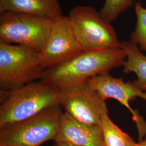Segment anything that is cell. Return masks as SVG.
Masks as SVG:
<instances>
[{"instance_id": "cell-9", "label": "cell", "mask_w": 146, "mask_h": 146, "mask_svg": "<svg viewBox=\"0 0 146 146\" xmlns=\"http://www.w3.org/2000/svg\"><path fill=\"white\" fill-rule=\"evenodd\" d=\"M84 52L73 32L69 16L54 21L40 58L44 69L66 62Z\"/></svg>"}, {"instance_id": "cell-4", "label": "cell", "mask_w": 146, "mask_h": 146, "mask_svg": "<svg viewBox=\"0 0 146 146\" xmlns=\"http://www.w3.org/2000/svg\"><path fill=\"white\" fill-rule=\"evenodd\" d=\"M40 52L0 41V87L8 92L41 79Z\"/></svg>"}, {"instance_id": "cell-10", "label": "cell", "mask_w": 146, "mask_h": 146, "mask_svg": "<svg viewBox=\"0 0 146 146\" xmlns=\"http://www.w3.org/2000/svg\"><path fill=\"white\" fill-rule=\"evenodd\" d=\"M54 142L79 146H103V131L101 125L84 123L63 113L60 131Z\"/></svg>"}, {"instance_id": "cell-2", "label": "cell", "mask_w": 146, "mask_h": 146, "mask_svg": "<svg viewBox=\"0 0 146 146\" xmlns=\"http://www.w3.org/2000/svg\"><path fill=\"white\" fill-rule=\"evenodd\" d=\"M0 128L36 115L47 108L60 105L58 89L42 80L11 91L1 92Z\"/></svg>"}, {"instance_id": "cell-16", "label": "cell", "mask_w": 146, "mask_h": 146, "mask_svg": "<svg viewBox=\"0 0 146 146\" xmlns=\"http://www.w3.org/2000/svg\"><path fill=\"white\" fill-rule=\"evenodd\" d=\"M53 146H79L75 145L72 143L63 142H55V143Z\"/></svg>"}, {"instance_id": "cell-18", "label": "cell", "mask_w": 146, "mask_h": 146, "mask_svg": "<svg viewBox=\"0 0 146 146\" xmlns=\"http://www.w3.org/2000/svg\"><path fill=\"white\" fill-rule=\"evenodd\" d=\"M0 146H15L12 145H0Z\"/></svg>"}, {"instance_id": "cell-5", "label": "cell", "mask_w": 146, "mask_h": 146, "mask_svg": "<svg viewBox=\"0 0 146 146\" xmlns=\"http://www.w3.org/2000/svg\"><path fill=\"white\" fill-rule=\"evenodd\" d=\"M69 17L74 35L84 52L121 48L115 29L94 7L76 6L70 11Z\"/></svg>"}, {"instance_id": "cell-6", "label": "cell", "mask_w": 146, "mask_h": 146, "mask_svg": "<svg viewBox=\"0 0 146 146\" xmlns=\"http://www.w3.org/2000/svg\"><path fill=\"white\" fill-rule=\"evenodd\" d=\"M0 14V41L28 47L38 52L42 50L54 21L17 12Z\"/></svg>"}, {"instance_id": "cell-8", "label": "cell", "mask_w": 146, "mask_h": 146, "mask_svg": "<svg viewBox=\"0 0 146 146\" xmlns=\"http://www.w3.org/2000/svg\"><path fill=\"white\" fill-rule=\"evenodd\" d=\"M104 100L114 99L129 110L135 122L139 141L146 139V122L137 110H133L130 102L139 97L146 101V92L138 88L133 82H125L122 78H116L109 72L93 76L86 81Z\"/></svg>"}, {"instance_id": "cell-12", "label": "cell", "mask_w": 146, "mask_h": 146, "mask_svg": "<svg viewBox=\"0 0 146 146\" xmlns=\"http://www.w3.org/2000/svg\"><path fill=\"white\" fill-rule=\"evenodd\" d=\"M120 47L125 50L127 58L123 65L125 74H135L137 79L133 82L139 89L146 92V55L135 43L120 41Z\"/></svg>"}, {"instance_id": "cell-13", "label": "cell", "mask_w": 146, "mask_h": 146, "mask_svg": "<svg viewBox=\"0 0 146 146\" xmlns=\"http://www.w3.org/2000/svg\"><path fill=\"white\" fill-rule=\"evenodd\" d=\"M101 126L103 131V146H137L134 139L115 125L108 114L102 117Z\"/></svg>"}, {"instance_id": "cell-11", "label": "cell", "mask_w": 146, "mask_h": 146, "mask_svg": "<svg viewBox=\"0 0 146 146\" xmlns=\"http://www.w3.org/2000/svg\"><path fill=\"white\" fill-rule=\"evenodd\" d=\"M5 11L38 16L53 21L63 16L58 0H0V13Z\"/></svg>"}, {"instance_id": "cell-3", "label": "cell", "mask_w": 146, "mask_h": 146, "mask_svg": "<svg viewBox=\"0 0 146 146\" xmlns=\"http://www.w3.org/2000/svg\"><path fill=\"white\" fill-rule=\"evenodd\" d=\"M63 114L61 105H56L29 118L0 128V145L40 146L47 141H55Z\"/></svg>"}, {"instance_id": "cell-1", "label": "cell", "mask_w": 146, "mask_h": 146, "mask_svg": "<svg viewBox=\"0 0 146 146\" xmlns=\"http://www.w3.org/2000/svg\"><path fill=\"white\" fill-rule=\"evenodd\" d=\"M126 58L121 48L82 52L66 62L44 69L41 80L57 89L84 84L93 76L123 66Z\"/></svg>"}, {"instance_id": "cell-17", "label": "cell", "mask_w": 146, "mask_h": 146, "mask_svg": "<svg viewBox=\"0 0 146 146\" xmlns=\"http://www.w3.org/2000/svg\"><path fill=\"white\" fill-rule=\"evenodd\" d=\"M136 146H146V139L142 141H139V142L137 143Z\"/></svg>"}, {"instance_id": "cell-7", "label": "cell", "mask_w": 146, "mask_h": 146, "mask_svg": "<svg viewBox=\"0 0 146 146\" xmlns=\"http://www.w3.org/2000/svg\"><path fill=\"white\" fill-rule=\"evenodd\" d=\"M60 104L66 113L84 123L101 125L107 105L100 94L84 83L58 89Z\"/></svg>"}, {"instance_id": "cell-14", "label": "cell", "mask_w": 146, "mask_h": 146, "mask_svg": "<svg viewBox=\"0 0 146 146\" xmlns=\"http://www.w3.org/2000/svg\"><path fill=\"white\" fill-rule=\"evenodd\" d=\"M136 24L131 34L130 41L136 44L142 52H146V8L140 2H135Z\"/></svg>"}, {"instance_id": "cell-15", "label": "cell", "mask_w": 146, "mask_h": 146, "mask_svg": "<svg viewBox=\"0 0 146 146\" xmlns=\"http://www.w3.org/2000/svg\"><path fill=\"white\" fill-rule=\"evenodd\" d=\"M133 5V0H105L100 15L106 21L111 23Z\"/></svg>"}]
</instances>
